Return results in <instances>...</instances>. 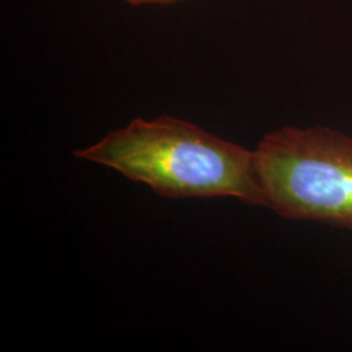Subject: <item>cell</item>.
Masks as SVG:
<instances>
[{"instance_id": "obj_1", "label": "cell", "mask_w": 352, "mask_h": 352, "mask_svg": "<svg viewBox=\"0 0 352 352\" xmlns=\"http://www.w3.org/2000/svg\"><path fill=\"white\" fill-rule=\"evenodd\" d=\"M75 155L145 183L164 197H234L265 206L254 151L174 116L133 119Z\"/></svg>"}, {"instance_id": "obj_2", "label": "cell", "mask_w": 352, "mask_h": 352, "mask_svg": "<svg viewBox=\"0 0 352 352\" xmlns=\"http://www.w3.org/2000/svg\"><path fill=\"white\" fill-rule=\"evenodd\" d=\"M265 206L291 221L352 230V138L327 126H283L254 151Z\"/></svg>"}, {"instance_id": "obj_3", "label": "cell", "mask_w": 352, "mask_h": 352, "mask_svg": "<svg viewBox=\"0 0 352 352\" xmlns=\"http://www.w3.org/2000/svg\"><path fill=\"white\" fill-rule=\"evenodd\" d=\"M123 1H126V4L133 7H142V6H170L179 1H186V0H123Z\"/></svg>"}]
</instances>
